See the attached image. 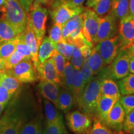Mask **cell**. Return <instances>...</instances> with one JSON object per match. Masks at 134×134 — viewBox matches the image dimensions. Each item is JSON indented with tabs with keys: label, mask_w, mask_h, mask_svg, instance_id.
I'll return each mask as SVG.
<instances>
[{
	"label": "cell",
	"mask_w": 134,
	"mask_h": 134,
	"mask_svg": "<svg viewBox=\"0 0 134 134\" xmlns=\"http://www.w3.org/2000/svg\"><path fill=\"white\" fill-rule=\"evenodd\" d=\"M100 78L99 75L93 76L84 88L76 103L82 113L91 116L96 114L99 100L101 96L100 92Z\"/></svg>",
	"instance_id": "obj_1"
},
{
	"label": "cell",
	"mask_w": 134,
	"mask_h": 134,
	"mask_svg": "<svg viewBox=\"0 0 134 134\" xmlns=\"http://www.w3.org/2000/svg\"><path fill=\"white\" fill-rule=\"evenodd\" d=\"M1 18L6 20L20 33L26 29L28 19V13L25 11L19 0H6L0 7Z\"/></svg>",
	"instance_id": "obj_2"
},
{
	"label": "cell",
	"mask_w": 134,
	"mask_h": 134,
	"mask_svg": "<svg viewBox=\"0 0 134 134\" xmlns=\"http://www.w3.org/2000/svg\"><path fill=\"white\" fill-rule=\"evenodd\" d=\"M48 7L53 23L62 26L70 18L82 14L86 9L83 6H74L70 0H53Z\"/></svg>",
	"instance_id": "obj_3"
},
{
	"label": "cell",
	"mask_w": 134,
	"mask_h": 134,
	"mask_svg": "<svg viewBox=\"0 0 134 134\" xmlns=\"http://www.w3.org/2000/svg\"><path fill=\"white\" fill-rule=\"evenodd\" d=\"M48 10L36 0L34 1L28 13V20L37 40L38 47L46 34V26Z\"/></svg>",
	"instance_id": "obj_4"
},
{
	"label": "cell",
	"mask_w": 134,
	"mask_h": 134,
	"mask_svg": "<svg viewBox=\"0 0 134 134\" xmlns=\"http://www.w3.org/2000/svg\"><path fill=\"white\" fill-rule=\"evenodd\" d=\"M134 50L131 44L122 47L110 63V66L106 68L108 76L119 80L129 74V60Z\"/></svg>",
	"instance_id": "obj_5"
},
{
	"label": "cell",
	"mask_w": 134,
	"mask_h": 134,
	"mask_svg": "<svg viewBox=\"0 0 134 134\" xmlns=\"http://www.w3.org/2000/svg\"><path fill=\"white\" fill-rule=\"evenodd\" d=\"M94 47L106 66L114 61L122 48V45L119 36H115L96 43Z\"/></svg>",
	"instance_id": "obj_6"
},
{
	"label": "cell",
	"mask_w": 134,
	"mask_h": 134,
	"mask_svg": "<svg viewBox=\"0 0 134 134\" xmlns=\"http://www.w3.org/2000/svg\"><path fill=\"white\" fill-rule=\"evenodd\" d=\"M7 71L21 83H33L38 79L37 73L30 58L23 60L12 69Z\"/></svg>",
	"instance_id": "obj_7"
},
{
	"label": "cell",
	"mask_w": 134,
	"mask_h": 134,
	"mask_svg": "<svg viewBox=\"0 0 134 134\" xmlns=\"http://www.w3.org/2000/svg\"><path fill=\"white\" fill-rule=\"evenodd\" d=\"M81 14L83 18L82 34L88 42L94 45L98 31L100 17L88 8H86Z\"/></svg>",
	"instance_id": "obj_8"
},
{
	"label": "cell",
	"mask_w": 134,
	"mask_h": 134,
	"mask_svg": "<svg viewBox=\"0 0 134 134\" xmlns=\"http://www.w3.org/2000/svg\"><path fill=\"white\" fill-rule=\"evenodd\" d=\"M83 18L82 14L76 15L68 20L62 27V40L74 44L78 40L83 38L82 34Z\"/></svg>",
	"instance_id": "obj_9"
},
{
	"label": "cell",
	"mask_w": 134,
	"mask_h": 134,
	"mask_svg": "<svg viewBox=\"0 0 134 134\" xmlns=\"http://www.w3.org/2000/svg\"><path fill=\"white\" fill-rule=\"evenodd\" d=\"M117 31V19L110 11L108 14L100 18L94 44L115 36Z\"/></svg>",
	"instance_id": "obj_10"
},
{
	"label": "cell",
	"mask_w": 134,
	"mask_h": 134,
	"mask_svg": "<svg viewBox=\"0 0 134 134\" xmlns=\"http://www.w3.org/2000/svg\"><path fill=\"white\" fill-rule=\"evenodd\" d=\"M66 119L70 129L76 134L85 133L91 126L92 120L90 115L78 110L67 114Z\"/></svg>",
	"instance_id": "obj_11"
},
{
	"label": "cell",
	"mask_w": 134,
	"mask_h": 134,
	"mask_svg": "<svg viewBox=\"0 0 134 134\" xmlns=\"http://www.w3.org/2000/svg\"><path fill=\"white\" fill-rule=\"evenodd\" d=\"M23 124L19 115L8 110L0 119V134H19Z\"/></svg>",
	"instance_id": "obj_12"
},
{
	"label": "cell",
	"mask_w": 134,
	"mask_h": 134,
	"mask_svg": "<svg viewBox=\"0 0 134 134\" xmlns=\"http://www.w3.org/2000/svg\"><path fill=\"white\" fill-rule=\"evenodd\" d=\"M36 70L38 78H39L41 81L43 80L52 82L60 86H63L62 82L58 75L52 57L40 63Z\"/></svg>",
	"instance_id": "obj_13"
},
{
	"label": "cell",
	"mask_w": 134,
	"mask_h": 134,
	"mask_svg": "<svg viewBox=\"0 0 134 134\" xmlns=\"http://www.w3.org/2000/svg\"><path fill=\"white\" fill-rule=\"evenodd\" d=\"M125 117V110L119 100H117L110 110L104 124L110 129H112L117 132H120L122 131Z\"/></svg>",
	"instance_id": "obj_14"
},
{
	"label": "cell",
	"mask_w": 134,
	"mask_h": 134,
	"mask_svg": "<svg viewBox=\"0 0 134 134\" xmlns=\"http://www.w3.org/2000/svg\"><path fill=\"white\" fill-rule=\"evenodd\" d=\"M119 37L122 48L128 46L134 42V19L130 16L120 20Z\"/></svg>",
	"instance_id": "obj_15"
},
{
	"label": "cell",
	"mask_w": 134,
	"mask_h": 134,
	"mask_svg": "<svg viewBox=\"0 0 134 134\" xmlns=\"http://www.w3.org/2000/svg\"><path fill=\"white\" fill-rule=\"evenodd\" d=\"M24 38L25 42L29 47L30 51H31V60L33 63L34 66L36 68V70H37V68L40 64L38 58V45L36 35L34 32L31 23L28 19L26 29L24 31Z\"/></svg>",
	"instance_id": "obj_16"
},
{
	"label": "cell",
	"mask_w": 134,
	"mask_h": 134,
	"mask_svg": "<svg viewBox=\"0 0 134 134\" xmlns=\"http://www.w3.org/2000/svg\"><path fill=\"white\" fill-rule=\"evenodd\" d=\"M37 89L43 98L52 103L57 107L60 85L52 82L41 80L38 84Z\"/></svg>",
	"instance_id": "obj_17"
},
{
	"label": "cell",
	"mask_w": 134,
	"mask_h": 134,
	"mask_svg": "<svg viewBox=\"0 0 134 134\" xmlns=\"http://www.w3.org/2000/svg\"><path fill=\"white\" fill-rule=\"evenodd\" d=\"M100 75V92L101 96H105L110 98H114L119 99L121 97L119 88L117 83L115 82L114 80L108 76H103Z\"/></svg>",
	"instance_id": "obj_18"
},
{
	"label": "cell",
	"mask_w": 134,
	"mask_h": 134,
	"mask_svg": "<svg viewBox=\"0 0 134 134\" xmlns=\"http://www.w3.org/2000/svg\"><path fill=\"white\" fill-rule=\"evenodd\" d=\"M119 100V99L114 98L105 96H100L96 109V115L97 118L104 123L114 105Z\"/></svg>",
	"instance_id": "obj_19"
},
{
	"label": "cell",
	"mask_w": 134,
	"mask_h": 134,
	"mask_svg": "<svg viewBox=\"0 0 134 134\" xmlns=\"http://www.w3.org/2000/svg\"><path fill=\"white\" fill-rule=\"evenodd\" d=\"M75 103L73 93L65 87L60 89L57 105L60 110L64 113H68L73 108Z\"/></svg>",
	"instance_id": "obj_20"
},
{
	"label": "cell",
	"mask_w": 134,
	"mask_h": 134,
	"mask_svg": "<svg viewBox=\"0 0 134 134\" xmlns=\"http://www.w3.org/2000/svg\"><path fill=\"white\" fill-rule=\"evenodd\" d=\"M113 0H87L86 6L101 18L111 10Z\"/></svg>",
	"instance_id": "obj_21"
},
{
	"label": "cell",
	"mask_w": 134,
	"mask_h": 134,
	"mask_svg": "<svg viewBox=\"0 0 134 134\" xmlns=\"http://www.w3.org/2000/svg\"><path fill=\"white\" fill-rule=\"evenodd\" d=\"M0 85L7 89L13 95L20 91L21 83L7 70L0 71Z\"/></svg>",
	"instance_id": "obj_22"
},
{
	"label": "cell",
	"mask_w": 134,
	"mask_h": 134,
	"mask_svg": "<svg viewBox=\"0 0 134 134\" xmlns=\"http://www.w3.org/2000/svg\"><path fill=\"white\" fill-rule=\"evenodd\" d=\"M19 31L3 18H0V44L21 34Z\"/></svg>",
	"instance_id": "obj_23"
},
{
	"label": "cell",
	"mask_w": 134,
	"mask_h": 134,
	"mask_svg": "<svg viewBox=\"0 0 134 134\" xmlns=\"http://www.w3.org/2000/svg\"><path fill=\"white\" fill-rule=\"evenodd\" d=\"M110 11L119 21L129 16V0H116L114 1Z\"/></svg>",
	"instance_id": "obj_24"
},
{
	"label": "cell",
	"mask_w": 134,
	"mask_h": 134,
	"mask_svg": "<svg viewBox=\"0 0 134 134\" xmlns=\"http://www.w3.org/2000/svg\"><path fill=\"white\" fill-rule=\"evenodd\" d=\"M55 50V47L50 42L48 37L43 38L42 41L38 47V58L39 63H43L48 58L52 57Z\"/></svg>",
	"instance_id": "obj_25"
},
{
	"label": "cell",
	"mask_w": 134,
	"mask_h": 134,
	"mask_svg": "<svg viewBox=\"0 0 134 134\" xmlns=\"http://www.w3.org/2000/svg\"><path fill=\"white\" fill-rule=\"evenodd\" d=\"M88 64L93 71V76L99 74L105 68L103 58L95 47H93L91 55L88 57Z\"/></svg>",
	"instance_id": "obj_26"
},
{
	"label": "cell",
	"mask_w": 134,
	"mask_h": 134,
	"mask_svg": "<svg viewBox=\"0 0 134 134\" xmlns=\"http://www.w3.org/2000/svg\"><path fill=\"white\" fill-rule=\"evenodd\" d=\"M120 94L124 95L134 94V74L129 73L117 81Z\"/></svg>",
	"instance_id": "obj_27"
},
{
	"label": "cell",
	"mask_w": 134,
	"mask_h": 134,
	"mask_svg": "<svg viewBox=\"0 0 134 134\" xmlns=\"http://www.w3.org/2000/svg\"><path fill=\"white\" fill-rule=\"evenodd\" d=\"M43 104L46 117V123H52L63 120L62 115L60 114L58 110L55 109L51 102L45 99L43 100Z\"/></svg>",
	"instance_id": "obj_28"
},
{
	"label": "cell",
	"mask_w": 134,
	"mask_h": 134,
	"mask_svg": "<svg viewBox=\"0 0 134 134\" xmlns=\"http://www.w3.org/2000/svg\"><path fill=\"white\" fill-rule=\"evenodd\" d=\"M19 35L13 39L0 44V58H3V60L6 59L16 50V47L19 41Z\"/></svg>",
	"instance_id": "obj_29"
},
{
	"label": "cell",
	"mask_w": 134,
	"mask_h": 134,
	"mask_svg": "<svg viewBox=\"0 0 134 134\" xmlns=\"http://www.w3.org/2000/svg\"><path fill=\"white\" fill-rule=\"evenodd\" d=\"M85 86L80 70L74 69V77H73L72 93H73V97H74L75 103L83 91Z\"/></svg>",
	"instance_id": "obj_30"
},
{
	"label": "cell",
	"mask_w": 134,
	"mask_h": 134,
	"mask_svg": "<svg viewBox=\"0 0 134 134\" xmlns=\"http://www.w3.org/2000/svg\"><path fill=\"white\" fill-rule=\"evenodd\" d=\"M74 77V68L70 61H66L63 77V86L70 91H73V82Z\"/></svg>",
	"instance_id": "obj_31"
},
{
	"label": "cell",
	"mask_w": 134,
	"mask_h": 134,
	"mask_svg": "<svg viewBox=\"0 0 134 134\" xmlns=\"http://www.w3.org/2000/svg\"><path fill=\"white\" fill-rule=\"evenodd\" d=\"M86 133V134H116L97 117L94 119L93 125Z\"/></svg>",
	"instance_id": "obj_32"
},
{
	"label": "cell",
	"mask_w": 134,
	"mask_h": 134,
	"mask_svg": "<svg viewBox=\"0 0 134 134\" xmlns=\"http://www.w3.org/2000/svg\"><path fill=\"white\" fill-rule=\"evenodd\" d=\"M75 49V46L72 43L66 42L63 40H62L59 43L55 46V50L64 57L66 61H70L73 52Z\"/></svg>",
	"instance_id": "obj_33"
},
{
	"label": "cell",
	"mask_w": 134,
	"mask_h": 134,
	"mask_svg": "<svg viewBox=\"0 0 134 134\" xmlns=\"http://www.w3.org/2000/svg\"><path fill=\"white\" fill-rule=\"evenodd\" d=\"M43 134H68L63 120L52 123H46Z\"/></svg>",
	"instance_id": "obj_34"
},
{
	"label": "cell",
	"mask_w": 134,
	"mask_h": 134,
	"mask_svg": "<svg viewBox=\"0 0 134 134\" xmlns=\"http://www.w3.org/2000/svg\"><path fill=\"white\" fill-rule=\"evenodd\" d=\"M52 57L53 58L54 64L56 68L57 71L58 75L61 80L63 84V71H64L65 65L66 63V59L62 55L58 53L56 50L53 52Z\"/></svg>",
	"instance_id": "obj_35"
},
{
	"label": "cell",
	"mask_w": 134,
	"mask_h": 134,
	"mask_svg": "<svg viewBox=\"0 0 134 134\" xmlns=\"http://www.w3.org/2000/svg\"><path fill=\"white\" fill-rule=\"evenodd\" d=\"M62 27L61 25L53 23L49 31L48 38L55 47L62 40Z\"/></svg>",
	"instance_id": "obj_36"
},
{
	"label": "cell",
	"mask_w": 134,
	"mask_h": 134,
	"mask_svg": "<svg viewBox=\"0 0 134 134\" xmlns=\"http://www.w3.org/2000/svg\"><path fill=\"white\" fill-rule=\"evenodd\" d=\"M24 59H26V58L23 55L15 50L9 57L4 60L5 70H9L12 69Z\"/></svg>",
	"instance_id": "obj_37"
},
{
	"label": "cell",
	"mask_w": 134,
	"mask_h": 134,
	"mask_svg": "<svg viewBox=\"0 0 134 134\" xmlns=\"http://www.w3.org/2000/svg\"><path fill=\"white\" fill-rule=\"evenodd\" d=\"M16 51L23 55L26 58H30L31 59V51L29 47L25 42L24 38V32H22L19 35V41L17 43L16 47Z\"/></svg>",
	"instance_id": "obj_38"
},
{
	"label": "cell",
	"mask_w": 134,
	"mask_h": 134,
	"mask_svg": "<svg viewBox=\"0 0 134 134\" xmlns=\"http://www.w3.org/2000/svg\"><path fill=\"white\" fill-rule=\"evenodd\" d=\"M85 58L81 54V51H80V48L78 47L75 46L74 52H73V55H72L71 58V62L72 66H73L74 69H79L80 70L82 65L83 64Z\"/></svg>",
	"instance_id": "obj_39"
},
{
	"label": "cell",
	"mask_w": 134,
	"mask_h": 134,
	"mask_svg": "<svg viewBox=\"0 0 134 134\" xmlns=\"http://www.w3.org/2000/svg\"><path fill=\"white\" fill-rule=\"evenodd\" d=\"M119 100L123 107L125 114L134 110V94L124 95L120 97Z\"/></svg>",
	"instance_id": "obj_40"
},
{
	"label": "cell",
	"mask_w": 134,
	"mask_h": 134,
	"mask_svg": "<svg viewBox=\"0 0 134 134\" xmlns=\"http://www.w3.org/2000/svg\"><path fill=\"white\" fill-rule=\"evenodd\" d=\"M80 71H81L82 78H83V83L85 86H86V84L93 76V71L88 64V58H87L84 61L83 64L82 65L81 68H80Z\"/></svg>",
	"instance_id": "obj_41"
},
{
	"label": "cell",
	"mask_w": 134,
	"mask_h": 134,
	"mask_svg": "<svg viewBox=\"0 0 134 134\" xmlns=\"http://www.w3.org/2000/svg\"><path fill=\"white\" fill-rule=\"evenodd\" d=\"M133 129H134V110L125 114L122 131L125 133H130Z\"/></svg>",
	"instance_id": "obj_42"
},
{
	"label": "cell",
	"mask_w": 134,
	"mask_h": 134,
	"mask_svg": "<svg viewBox=\"0 0 134 134\" xmlns=\"http://www.w3.org/2000/svg\"><path fill=\"white\" fill-rule=\"evenodd\" d=\"M38 122L37 120H33L23 125L19 134H36Z\"/></svg>",
	"instance_id": "obj_43"
},
{
	"label": "cell",
	"mask_w": 134,
	"mask_h": 134,
	"mask_svg": "<svg viewBox=\"0 0 134 134\" xmlns=\"http://www.w3.org/2000/svg\"><path fill=\"white\" fill-rule=\"evenodd\" d=\"M14 96L7 89L0 85V104L7 105L9 100Z\"/></svg>",
	"instance_id": "obj_44"
},
{
	"label": "cell",
	"mask_w": 134,
	"mask_h": 134,
	"mask_svg": "<svg viewBox=\"0 0 134 134\" xmlns=\"http://www.w3.org/2000/svg\"><path fill=\"white\" fill-rule=\"evenodd\" d=\"M19 1L25 11L27 13H29L32 4L34 0H19Z\"/></svg>",
	"instance_id": "obj_45"
},
{
	"label": "cell",
	"mask_w": 134,
	"mask_h": 134,
	"mask_svg": "<svg viewBox=\"0 0 134 134\" xmlns=\"http://www.w3.org/2000/svg\"><path fill=\"white\" fill-rule=\"evenodd\" d=\"M129 73L134 74V52L132 53L129 60Z\"/></svg>",
	"instance_id": "obj_46"
},
{
	"label": "cell",
	"mask_w": 134,
	"mask_h": 134,
	"mask_svg": "<svg viewBox=\"0 0 134 134\" xmlns=\"http://www.w3.org/2000/svg\"><path fill=\"white\" fill-rule=\"evenodd\" d=\"M129 16L134 18V0H129Z\"/></svg>",
	"instance_id": "obj_47"
},
{
	"label": "cell",
	"mask_w": 134,
	"mask_h": 134,
	"mask_svg": "<svg viewBox=\"0 0 134 134\" xmlns=\"http://www.w3.org/2000/svg\"><path fill=\"white\" fill-rule=\"evenodd\" d=\"M85 0H70L71 2L75 6H83V3Z\"/></svg>",
	"instance_id": "obj_48"
},
{
	"label": "cell",
	"mask_w": 134,
	"mask_h": 134,
	"mask_svg": "<svg viewBox=\"0 0 134 134\" xmlns=\"http://www.w3.org/2000/svg\"><path fill=\"white\" fill-rule=\"evenodd\" d=\"M36 1L43 6H49L53 1V0H36Z\"/></svg>",
	"instance_id": "obj_49"
},
{
	"label": "cell",
	"mask_w": 134,
	"mask_h": 134,
	"mask_svg": "<svg viewBox=\"0 0 134 134\" xmlns=\"http://www.w3.org/2000/svg\"><path fill=\"white\" fill-rule=\"evenodd\" d=\"M5 70V66H4V62L3 58H0V71H4Z\"/></svg>",
	"instance_id": "obj_50"
},
{
	"label": "cell",
	"mask_w": 134,
	"mask_h": 134,
	"mask_svg": "<svg viewBox=\"0 0 134 134\" xmlns=\"http://www.w3.org/2000/svg\"><path fill=\"white\" fill-rule=\"evenodd\" d=\"M36 134H43L42 128V125H41V122H40V121L38 122L37 129V131H36Z\"/></svg>",
	"instance_id": "obj_51"
},
{
	"label": "cell",
	"mask_w": 134,
	"mask_h": 134,
	"mask_svg": "<svg viewBox=\"0 0 134 134\" xmlns=\"http://www.w3.org/2000/svg\"><path fill=\"white\" fill-rule=\"evenodd\" d=\"M5 106H6V105L2 104H0V115H1V113H3V110H4Z\"/></svg>",
	"instance_id": "obj_52"
},
{
	"label": "cell",
	"mask_w": 134,
	"mask_h": 134,
	"mask_svg": "<svg viewBox=\"0 0 134 134\" xmlns=\"http://www.w3.org/2000/svg\"><path fill=\"white\" fill-rule=\"evenodd\" d=\"M5 1H6V0H0V7L4 4Z\"/></svg>",
	"instance_id": "obj_53"
},
{
	"label": "cell",
	"mask_w": 134,
	"mask_h": 134,
	"mask_svg": "<svg viewBox=\"0 0 134 134\" xmlns=\"http://www.w3.org/2000/svg\"><path fill=\"white\" fill-rule=\"evenodd\" d=\"M129 133H134V129H132L131 131H130Z\"/></svg>",
	"instance_id": "obj_54"
},
{
	"label": "cell",
	"mask_w": 134,
	"mask_h": 134,
	"mask_svg": "<svg viewBox=\"0 0 134 134\" xmlns=\"http://www.w3.org/2000/svg\"><path fill=\"white\" fill-rule=\"evenodd\" d=\"M131 45L132 46V47H133V50H134V42L133 43H131Z\"/></svg>",
	"instance_id": "obj_55"
},
{
	"label": "cell",
	"mask_w": 134,
	"mask_h": 134,
	"mask_svg": "<svg viewBox=\"0 0 134 134\" xmlns=\"http://www.w3.org/2000/svg\"><path fill=\"white\" fill-rule=\"evenodd\" d=\"M116 1V0H113V1L114 2V1Z\"/></svg>",
	"instance_id": "obj_56"
},
{
	"label": "cell",
	"mask_w": 134,
	"mask_h": 134,
	"mask_svg": "<svg viewBox=\"0 0 134 134\" xmlns=\"http://www.w3.org/2000/svg\"><path fill=\"white\" fill-rule=\"evenodd\" d=\"M129 134H134V133H129Z\"/></svg>",
	"instance_id": "obj_57"
},
{
	"label": "cell",
	"mask_w": 134,
	"mask_h": 134,
	"mask_svg": "<svg viewBox=\"0 0 134 134\" xmlns=\"http://www.w3.org/2000/svg\"><path fill=\"white\" fill-rule=\"evenodd\" d=\"M133 19H134V18H133Z\"/></svg>",
	"instance_id": "obj_58"
}]
</instances>
